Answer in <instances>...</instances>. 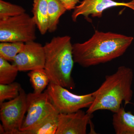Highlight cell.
Segmentation results:
<instances>
[{"label":"cell","mask_w":134,"mask_h":134,"mask_svg":"<svg viewBox=\"0 0 134 134\" xmlns=\"http://www.w3.org/2000/svg\"><path fill=\"white\" fill-rule=\"evenodd\" d=\"M25 43L21 42H2L0 43V57L13 62L23 50Z\"/></svg>","instance_id":"e0dca14e"},{"label":"cell","mask_w":134,"mask_h":134,"mask_svg":"<svg viewBox=\"0 0 134 134\" xmlns=\"http://www.w3.org/2000/svg\"><path fill=\"white\" fill-rule=\"evenodd\" d=\"M68 10L74 9L77 4L80 2L79 0H60Z\"/></svg>","instance_id":"ffe728a7"},{"label":"cell","mask_w":134,"mask_h":134,"mask_svg":"<svg viewBox=\"0 0 134 134\" xmlns=\"http://www.w3.org/2000/svg\"><path fill=\"white\" fill-rule=\"evenodd\" d=\"M46 91L52 104L59 113H70L82 108H88L94 99L93 92L76 95L66 88L51 82Z\"/></svg>","instance_id":"5b68a950"},{"label":"cell","mask_w":134,"mask_h":134,"mask_svg":"<svg viewBox=\"0 0 134 134\" xmlns=\"http://www.w3.org/2000/svg\"><path fill=\"white\" fill-rule=\"evenodd\" d=\"M112 124L116 134H134V114L122 107L114 113Z\"/></svg>","instance_id":"8fae6325"},{"label":"cell","mask_w":134,"mask_h":134,"mask_svg":"<svg viewBox=\"0 0 134 134\" xmlns=\"http://www.w3.org/2000/svg\"><path fill=\"white\" fill-rule=\"evenodd\" d=\"M53 106L46 90L38 94L34 92L27 94V114L19 132L28 131L35 127Z\"/></svg>","instance_id":"52a82bcc"},{"label":"cell","mask_w":134,"mask_h":134,"mask_svg":"<svg viewBox=\"0 0 134 134\" xmlns=\"http://www.w3.org/2000/svg\"><path fill=\"white\" fill-rule=\"evenodd\" d=\"M22 88L16 82L8 84H0V104L6 100H11L17 97Z\"/></svg>","instance_id":"ac0fdd59"},{"label":"cell","mask_w":134,"mask_h":134,"mask_svg":"<svg viewBox=\"0 0 134 134\" xmlns=\"http://www.w3.org/2000/svg\"><path fill=\"white\" fill-rule=\"evenodd\" d=\"M27 110V94L23 89L19 96L0 104V119L5 134H17Z\"/></svg>","instance_id":"8992f818"},{"label":"cell","mask_w":134,"mask_h":134,"mask_svg":"<svg viewBox=\"0 0 134 134\" xmlns=\"http://www.w3.org/2000/svg\"><path fill=\"white\" fill-rule=\"evenodd\" d=\"M34 89V93H41L48 86L50 80L44 69L31 70L28 74Z\"/></svg>","instance_id":"9a60e30c"},{"label":"cell","mask_w":134,"mask_h":134,"mask_svg":"<svg viewBox=\"0 0 134 134\" xmlns=\"http://www.w3.org/2000/svg\"><path fill=\"white\" fill-rule=\"evenodd\" d=\"M32 12V17L40 32L42 35H44L48 30L47 0H34Z\"/></svg>","instance_id":"4fadbf2b"},{"label":"cell","mask_w":134,"mask_h":134,"mask_svg":"<svg viewBox=\"0 0 134 134\" xmlns=\"http://www.w3.org/2000/svg\"><path fill=\"white\" fill-rule=\"evenodd\" d=\"M26 12L24 8L3 0H0V19L14 16Z\"/></svg>","instance_id":"d6986e66"},{"label":"cell","mask_w":134,"mask_h":134,"mask_svg":"<svg viewBox=\"0 0 134 134\" xmlns=\"http://www.w3.org/2000/svg\"><path fill=\"white\" fill-rule=\"evenodd\" d=\"M133 77L132 70L124 66L119 67L113 74L106 76L100 87L93 92L94 100L86 113L92 115L96 111L107 110L114 113L121 108L122 102L125 105L130 103Z\"/></svg>","instance_id":"7a4b0ae2"},{"label":"cell","mask_w":134,"mask_h":134,"mask_svg":"<svg viewBox=\"0 0 134 134\" xmlns=\"http://www.w3.org/2000/svg\"><path fill=\"white\" fill-rule=\"evenodd\" d=\"M48 20V31L55 32L58 29L60 17L67 9L60 0H47Z\"/></svg>","instance_id":"5bb4252c"},{"label":"cell","mask_w":134,"mask_h":134,"mask_svg":"<svg viewBox=\"0 0 134 134\" xmlns=\"http://www.w3.org/2000/svg\"><path fill=\"white\" fill-rule=\"evenodd\" d=\"M92 115L80 110L70 113H59L55 134H86Z\"/></svg>","instance_id":"30bf717a"},{"label":"cell","mask_w":134,"mask_h":134,"mask_svg":"<svg viewBox=\"0 0 134 134\" xmlns=\"http://www.w3.org/2000/svg\"><path fill=\"white\" fill-rule=\"evenodd\" d=\"M36 27L33 17L26 12L0 19V42L35 41Z\"/></svg>","instance_id":"277c9868"},{"label":"cell","mask_w":134,"mask_h":134,"mask_svg":"<svg viewBox=\"0 0 134 134\" xmlns=\"http://www.w3.org/2000/svg\"><path fill=\"white\" fill-rule=\"evenodd\" d=\"M133 40L123 34L96 30L88 40L73 44L75 62L88 68L109 62L123 55Z\"/></svg>","instance_id":"6da1fadb"},{"label":"cell","mask_w":134,"mask_h":134,"mask_svg":"<svg viewBox=\"0 0 134 134\" xmlns=\"http://www.w3.org/2000/svg\"><path fill=\"white\" fill-rule=\"evenodd\" d=\"M59 113L54 107L39 123L33 129L17 134H55L58 129Z\"/></svg>","instance_id":"7c38bea8"},{"label":"cell","mask_w":134,"mask_h":134,"mask_svg":"<svg viewBox=\"0 0 134 134\" xmlns=\"http://www.w3.org/2000/svg\"><path fill=\"white\" fill-rule=\"evenodd\" d=\"M118 7H126L134 11V0L128 2H117L113 0H83L74 9L71 16L72 20L76 22L77 18L82 15L88 21L91 22L90 16L100 18L105 10Z\"/></svg>","instance_id":"9c48e42d"},{"label":"cell","mask_w":134,"mask_h":134,"mask_svg":"<svg viewBox=\"0 0 134 134\" xmlns=\"http://www.w3.org/2000/svg\"><path fill=\"white\" fill-rule=\"evenodd\" d=\"M18 71L15 65L0 57V84H8L14 82Z\"/></svg>","instance_id":"2e32d148"},{"label":"cell","mask_w":134,"mask_h":134,"mask_svg":"<svg viewBox=\"0 0 134 134\" xmlns=\"http://www.w3.org/2000/svg\"><path fill=\"white\" fill-rule=\"evenodd\" d=\"M5 132L2 125L0 124V134H5Z\"/></svg>","instance_id":"44dd1931"},{"label":"cell","mask_w":134,"mask_h":134,"mask_svg":"<svg viewBox=\"0 0 134 134\" xmlns=\"http://www.w3.org/2000/svg\"><path fill=\"white\" fill-rule=\"evenodd\" d=\"M44 46L46 56L44 69L50 82L68 89L74 88L72 73L75 62L71 37H53Z\"/></svg>","instance_id":"3957f363"},{"label":"cell","mask_w":134,"mask_h":134,"mask_svg":"<svg viewBox=\"0 0 134 134\" xmlns=\"http://www.w3.org/2000/svg\"><path fill=\"white\" fill-rule=\"evenodd\" d=\"M45 60L44 46L34 41L25 43L23 50L12 62L19 71L25 72L44 69Z\"/></svg>","instance_id":"ba28073f"}]
</instances>
